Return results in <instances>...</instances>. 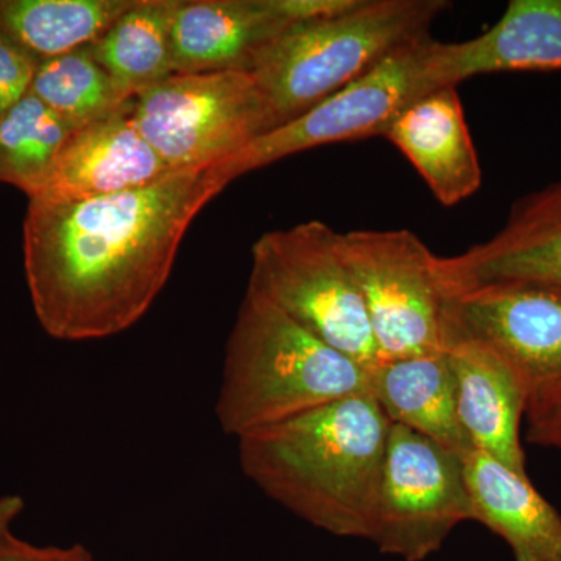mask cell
Instances as JSON below:
<instances>
[{"instance_id": "cell-25", "label": "cell", "mask_w": 561, "mask_h": 561, "mask_svg": "<svg viewBox=\"0 0 561 561\" xmlns=\"http://www.w3.org/2000/svg\"><path fill=\"white\" fill-rule=\"evenodd\" d=\"M65 556L66 549L31 545L14 537L11 530L0 534V561H61Z\"/></svg>"}, {"instance_id": "cell-21", "label": "cell", "mask_w": 561, "mask_h": 561, "mask_svg": "<svg viewBox=\"0 0 561 561\" xmlns=\"http://www.w3.org/2000/svg\"><path fill=\"white\" fill-rule=\"evenodd\" d=\"M31 92L70 131L110 116L130 101L92 57L90 47L41 61Z\"/></svg>"}, {"instance_id": "cell-9", "label": "cell", "mask_w": 561, "mask_h": 561, "mask_svg": "<svg viewBox=\"0 0 561 561\" xmlns=\"http://www.w3.org/2000/svg\"><path fill=\"white\" fill-rule=\"evenodd\" d=\"M471 522L461 454L391 423L370 541L379 552L424 561Z\"/></svg>"}, {"instance_id": "cell-8", "label": "cell", "mask_w": 561, "mask_h": 561, "mask_svg": "<svg viewBox=\"0 0 561 561\" xmlns=\"http://www.w3.org/2000/svg\"><path fill=\"white\" fill-rule=\"evenodd\" d=\"M435 39L427 35L398 47L375 68L216 164L225 183L300 151L382 136L387 127L423 95L440 90L431 68Z\"/></svg>"}, {"instance_id": "cell-13", "label": "cell", "mask_w": 561, "mask_h": 561, "mask_svg": "<svg viewBox=\"0 0 561 561\" xmlns=\"http://www.w3.org/2000/svg\"><path fill=\"white\" fill-rule=\"evenodd\" d=\"M291 24L287 0H179L173 73L249 70L254 55Z\"/></svg>"}, {"instance_id": "cell-20", "label": "cell", "mask_w": 561, "mask_h": 561, "mask_svg": "<svg viewBox=\"0 0 561 561\" xmlns=\"http://www.w3.org/2000/svg\"><path fill=\"white\" fill-rule=\"evenodd\" d=\"M135 0H0V32L46 61L90 47Z\"/></svg>"}, {"instance_id": "cell-2", "label": "cell", "mask_w": 561, "mask_h": 561, "mask_svg": "<svg viewBox=\"0 0 561 561\" xmlns=\"http://www.w3.org/2000/svg\"><path fill=\"white\" fill-rule=\"evenodd\" d=\"M390 420L371 393L238 438L243 474L302 522L370 541Z\"/></svg>"}, {"instance_id": "cell-1", "label": "cell", "mask_w": 561, "mask_h": 561, "mask_svg": "<svg viewBox=\"0 0 561 561\" xmlns=\"http://www.w3.org/2000/svg\"><path fill=\"white\" fill-rule=\"evenodd\" d=\"M227 186L209 165L106 197L32 198L24 265L43 330L80 342L131 328L168 283L192 220Z\"/></svg>"}, {"instance_id": "cell-10", "label": "cell", "mask_w": 561, "mask_h": 561, "mask_svg": "<svg viewBox=\"0 0 561 561\" xmlns=\"http://www.w3.org/2000/svg\"><path fill=\"white\" fill-rule=\"evenodd\" d=\"M448 337L496 354L522 382L527 411L561 389V287L500 280L453 291L445 305Z\"/></svg>"}, {"instance_id": "cell-15", "label": "cell", "mask_w": 561, "mask_h": 561, "mask_svg": "<svg viewBox=\"0 0 561 561\" xmlns=\"http://www.w3.org/2000/svg\"><path fill=\"white\" fill-rule=\"evenodd\" d=\"M382 136L408 158L443 206L467 201L481 187V164L457 87L423 95Z\"/></svg>"}, {"instance_id": "cell-27", "label": "cell", "mask_w": 561, "mask_h": 561, "mask_svg": "<svg viewBox=\"0 0 561 561\" xmlns=\"http://www.w3.org/2000/svg\"><path fill=\"white\" fill-rule=\"evenodd\" d=\"M61 561H92L91 552L81 545L72 546L66 549L65 559Z\"/></svg>"}, {"instance_id": "cell-5", "label": "cell", "mask_w": 561, "mask_h": 561, "mask_svg": "<svg viewBox=\"0 0 561 561\" xmlns=\"http://www.w3.org/2000/svg\"><path fill=\"white\" fill-rule=\"evenodd\" d=\"M247 289L371 371L381 362L365 302L341 249L320 220L262 234L251 249Z\"/></svg>"}, {"instance_id": "cell-17", "label": "cell", "mask_w": 561, "mask_h": 561, "mask_svg": "<svg viewBox=\"0 0 561 561\" xmlns=\"http://www.w3.org/2000/svg\"><path fill=\"white\" fill-rule=\"evenodd\" d=\"M471 522L507 542L513 561H561V515L531 485L489 454H461Z\"/></svg>"}, {"instance_id": "cell-26", "label": "cell", "mask_w": 561, "mask_h": 561, "mask_svg": "<svg viewBox=\"0 0 561 561\" xmlns=\"http://www.w3.org/2000/svg\"><path fill=\"white\" fill-rule=\"evenodd\" d=\"M24 500L18 494H7L0 497V534L10 530L11 524L24 511Z\"/></svg>"}, {"instance_id": "cell-18", "label": "cell", "mask_w": 561, "mask_h": 561, "mask_svg": "<svg viewBox=\"0 0 561 561\" xmlns=\"http://www.w3.org/2000/svg\"><path fill=\"white\" fill-rule=\"evenodd\" d=\"M370 393L390 423L451 451L474 448L457 415L456 381L446 350L379 362L370 371Z\"/></svg>"}, {"instance_id": "cell-12", "label": "cell", "mask_w": 561, "mask_h": 561, "mask_svg": "<svg viewBox=\"0 0 561 561\" xmlns=\"http://www.w3.org/2000/svg\"><path fill=\"white\" fill-rule=\"evenodd\" d=\"M446 295L500 280L561 287V180L513 205L493 238L457 256H438Z\"/></svg>"}, {"instance_id": "cell-3", "label": "cell", "mask_w": 561, "mask_h": 561, "mask_svg": "<svg viewBox=\"0 0 561 561\" xmlns=\"http://www.w3.org/2000/svg\"><path fill=\"white\" fill-rule=\"evenodd\" d=\"M360 393H370L367 368L247 289L216 404L225 434L241 438Z\"/></svg>"}, {"instance_id": "cell-16", "label": "cell", "mask_w": 561, "mask_h": 561, "mask_svg": "<svg viewBox=\"0 0 561 561\" xmlns=\"http://www.w3.org/2000/svg\"><path fill=\"white\" fill-rule=\"evenodd\" d=\"M445 350L456 381L457 415L472 446L527 476L522 443L527 394L522 382L479 343L448 337Z\"/></svg>"}, {"instance_id": "cell-14", "label": "cell", "mask_w": 561, "mask_h": 561, "mask_svg": "<svg viewBox=\"0 0 561 561\" xmlns=\"http://www.w3.org/2000/svg\"><path fill=\"white\" fill-rule=\"evenodd\" d=\"M431 68L442 88L482 73L561 70V0H512L482 35L435 41Z\"/></svg>"}, {"instance_id": "cell-6", "label": "cell", "mask_w": 561, "mask_h": 561, "mask_svg": "<svg viewBox=\"0 0 561 561\" xmlns=\"http://www.w3.org/2000/svg\"><path fill=\"white\" fill-rule=\"evenodd\" d=\"M135 121L173 172L220 164L278 127L250 70L173 73L136 95Z\"/></svg>"}, {"instance_id": "cell-19", "label": "cell", "mask_w": 561, "mask_h": 561, "mask_svg": "<svg viewBox=\"0 0 561 561\" xmlns=\"http://www.w3.org/2000/svg\"><path fill=\"white\" fill-rule=\"evenodd\" d=\"M179 0H135L90 46L127 99L173 76L172 25Z\"/></svg>"}, {"instance_id": "cell-23", "label": "cell", "mask_w": 561, "mask_h": 561, "mask_svg": "<svg viewBox=\"0 0 561 561\" xmlns=\"http://www.w3.org/2000/svg\"><path fill=\"white\" fill-rule=\"evenodd\" d=\"M39 61L0 32V119L31 92Z\"/></svg>"}, {"instance_id": "cell-7", "label": "cell", "mask_w": 561, "mask_h": 561, "mask_svg": "<svg viewBox=\"0 0 561 561\" xmlns=\"http://www.w3.org/2000/svg\"><path fill=\"white\" fill-rule=\"evenodd\" d=\"M382 360L445 350L446 290L438 256L409 230L339 232Z\"/></svg>"}, {"instance_id": "cell-4", "label": "cell", "mask_w": 561, "mask_h": 561, "mask_svg": "<svg viewBox=\"0 0 561 561\" xmlns=\"http://www.w3.org/2000/svg\"><path fill=\"white\" fill-rule=\"evenodd\" d=\"M449 5L445 0H357L343 13L289 25L254 55L249 70L280 127L398 47L427 35Z\"/></svg>"}, {"instance_id": "cell-24", "label": "cell", "mask_w": 561, "mask_h": 561, "mask_svg": "<svg viewBox=\"0 0 561 561\" xmlns=\"http://www.w3.org/2000/svg\"><path fill=\"white\" fill-rule=\"evenodd\" d=\"M527 440L561 453V389L526 413Z\"/></svg>"}, {"instance_id": "cell-11", "label": "cell", "mask_w": 561, "mask_h": 561, "mask_svg": "<svg viewBox=\"0 0 561 561\" xmlns=\"http://www.w3.org/2000/svg\"><path fill=\"white\" fill-rule=\"evenodd\" d=\"M171 173L136 125L133 98L110 116L70 133L49 179L33 198L79 202L106 197L150 186Z\"/></svg>"}, {"instance_id": "cell-22", "label": "cell", "mask_w": 561, "mask_h": 561, "mask_svg": "<svg viewBox=\"0 0 561 561\" xmlns=\"http://www.w3.org/2000/svg\"><path fill=\"white\" fill-rule=\"evenodd\" d=\"M36 95L28 92L0 119V181L36 197L70 135Z\"/></svg>"}]
</instances>
